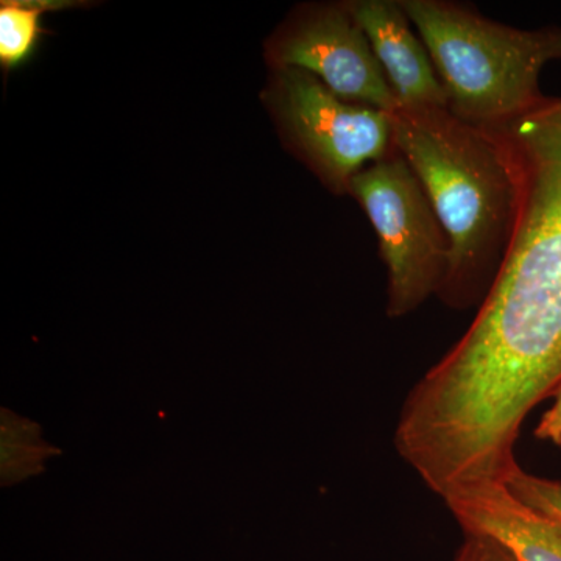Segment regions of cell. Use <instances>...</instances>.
Instances as JSON below:
<instances>
[{
    "label": "cell",
    "mask_w": 561,
    "mask_h": 561,
    "mask_svg": "<svg viewBox=\"0 0 561 561\" xmlns=\"http://www.w3.org/2000/svg\"><path fill=\"white\" fill-rule=\"evenodd\" d=\"M538 438L552 442L553 445L561 446V383L557 387L556 402L548 412L542 415L537 431Z\"/></svg>",
    "instance_id": "12"
},
{
    "label": "cell",
    "mask_w": 561,
    "mask_h": 561,
    "mask_svg": "<svg viewBox=\"0 0 561 561\" xmlns=\"http://www.w3.org/2000/svg\"><path fill=\"white\" fill-rule=\"evenodd\" d=\"M278 68L300 69L343 101L393 113L397 99L348 2L298 14L273 44Z\"/></svg>",
    "instance_id": "6"
},
{
    "label": "cell",
    "mask_w": 561,
    "mask_h": 561,
    "mask_svg": "<svg viewBox=\"0 0 561 561\" xmlns=\"http://www.w3.org/2000/svg\"><path fill=\"white\" fill-rule=\"evenodd\" d=\"M437 70L454 116L491 128L545 101L542 69L561 61V27H511L451 0H400Z\"/></svg>",
    "instance_id": "3"
},
{
    "label": "cell",
    "mask_w": 561,
    "mask_h": 561,
    "mask_svg": "<svg viewBox=\"0 0 561 561\" xmlns=\"http://www.w3.org/2000/svg\"><path fill=\"white\" fill-rule=\"evenodd\" d=\"M46 3L3 2L0 9V61L14 68L31 57L39 38Z\"/></svg>",
    "instance_id": "9"
},
{
    "label": "cell",
    "mask_w": 561,
    "mask_h": 561,
    "mask_svg": "<svg viewBox=\"0 0 561 561\" xmlns=\"http://www.w3.org/2000/svg\"><path fill=\"white\" fill-rule=\"evenodd\" d=\"M348 194L367 214L387 267V316L400 319L440 295L451 245L411 165L394 150L365 168Z\"/></svg>",
    "instance_id": "4"
},
{
    "label": "cell",
    "mask_w": 561,
    "mask_h": 561,
    "mask_svg": "<svg viewBox=\"0 0 561 561\" xmlns=\"http://www.w3.org/2000/svg\"><path fill=\"white\" fill-rule=\"evenodd\" d=\"M505 485L535 511L561 522V482L537 478L518 468Z\"/></svg>",
    "instance_id": "10"
},
{
    "label": "cell",
    "mask_w": 561,
    "mask_h": 561,
    "mask_svg": "<svg viewBox=\"0 0 561 561\" xmlns=\"http://www.w3.org/2000/svg\"><path fill=\"white\" fill-rule=\"evenodd\" d=\"M454 561H515L496 541L483 535L465 531L463 542Z\"/></svg>",
    "instance_id": "11"
},
{
    "label": "cell",
    "mask_w": 561,
    "mask_h": 561,
    "mask_svg": "<svg viewBox=\"0 0 561 561\" xmlns=\"http://www.w3.org/2000/svg\"><path fill=\"white\" fill-rule=\"evenodd\" d=\"M445 504L463 531L491 538L515 561H561V522L535 511L507 485L463 491Z\"/></svg>",
    "instance_id": "8"
},
{
    "label": "cell",
    "mask_w": 561,
    "mask_h": 561,
    "mask_svg": "<svg viewBox=\"0 0 561 561\" xmlns=\"http://www.w3.org/2000/svg\"><path fill=\"white\" fill-rule=\"evenodd\" d=\"M370 41L398 108H448L445 88L400 0L348 2Z\"/></svg>",
    "instance_id": "7"
},
{
    "label": "cell",
    "mask_w": 561,
    "mask_h": 561,
    "mask_svg": "<svg viewBox=\"0 0 561 561\" xmlns=\"http://www.w3.org/2000/svg\"><path fill=\"white\" fill-rule=\"evenodd\" d=\"M491 130L516 181L511 242L471 327L408 405L449 453L505 467L526 416L561 383V98Z\"/></svg>",
    "instance_id": "1"
},
{
    "label": "cell",
    "mask_w": 561,
    "mask_h": 561,
    "mask_svg": "<svg viewBox=\"0 0 561 561\" xmlns=\"http://www.w3.org/2000/svg\"><path fill=\"white\" fill-rule=\"evenodd\" d=\"M394 146L411 165L451 245L438 297L456 309L481 305L507 250L516 181L500 136L448 108L391 113Z\"/></svg>",
    "instance_id": "2"
},
{
    "label": "cell",
    "mask_w": 561,
    "mask_h": 561,
    "mask_svg": "<svg viewBox=\"0 0 561 561\" xmlns=\"http://www.w3.org/2000/svg\"><path fill=\"white\" fill-rule=\"evenodd\" d=\"M271 105L294 150L339 194L397 150L391 113L343 101L305 70L278 68Z\"/></svg>",
    "instance_id": "5"
}]
</instances>
